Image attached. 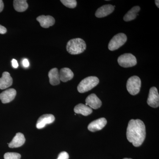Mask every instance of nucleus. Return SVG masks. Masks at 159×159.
Here are the masks:
<instances>
[{"label": "nucleus", "instance_id": "nucleus-8", "mask_svg": "<svg viewBox=\"0 0 159 159\" xmlns=\"http://www.w3.org/2000/svg\"><path fill=\"white\" fill-rule=\"evenodd\" d=\"M55 120V117L51 114H45L42 115L39 118L36 123V128L41 129L45 127L47 124L53 123Z\"/></svg>", "mask_w": 159, "mask_h": 159}, {"label": "nucleus", "instance_id": "nucleus-1", "mask_svg": "<svg viewBox=\"0 0 159 159\" xmlns=\"http://www.w3.org/2000/svg\"><path fill=\"white\" fill-rule=\"evenodd\" d=\"M146 129L144 122L140 119H131L128 123L126 137L129 142L135 147H139L144 142Z\"/></svg>", "mask_w": 159, "mask_h": 159}, {"label": "nucleus", "instance_id": "nucleus-22", "mask_svg": "<svg viewBox=\"0 0 159 159\" xmlns=\"http://www.w3.org/2000/svg\"><path fill=\"white\" fill-rule=\"evenodd\" d=\"M5 159H20V154L16 152H7L4 155Z\"/></svg>", "mask_w": 159, "mask_h": 159}, {"label": "nucleus", "instance_id": "nucleus-28", "mask_svg": "<svg viewBox=\"0 0 159 159\" xmlns=\"http://www.w3.org/2000/svg\"><path fill=\"white\" fill-rule=\"evenodd\" d=\"M159 1L158 0H156V1H155V4L156 5V6L157 7H158V8H159Z\"/></svg>", "mask_w": 159, "mask_h": 159}, {"label": "nucleus", "instance_id": "nucleus-10", "mask_svg": "<svg viewBox=\"0 0 159 159\" xmlns=\"http://www.w3.org/2000/svg\"><path fill=\"white\" fill-rule=\"evenodd\" d=\"M86 105L91 108L97 109L102 105V102L95 94H91L85 99Z\"/></svg>", "mask_w": 159, "mask_h": 159}, {"label": "nucleus", "instance_id": "nucleus-6", "mask_svg": "<svg viewBox=\"0 0 159 159\" xmlns=\"http://www.w3.org/2000/svg\"><path fill=\"white\" fill-rule=\"evenodd\" d=\"M118 63L122 67L128 68L136 65V58L132 54H124L118 57Z\"/></svg>", "mask_w": 159, "mask_h": 159}, {"label": "nucleus", "instance_id": "nucleus-27", "mask_svg": "<svg viewBox=\"0 0 159 159\" xmlns=\"http://www.w3.org/2000/svg\"><path fill=\"white\" fill-rule=\"evenodd\" d=\"M4 7V3H3V1L2 0H0V12L2 11Z\"/></svg>", "mask_w": 159, "mask_h": 159}, {"label": "nucleus", "instance_id": "nucleus-3", "mask_svg": "<svg viewBox=\"0 0 159 159\" xmlns=\"http://www.w3.org/2000/svg\"><path fill=\"white\" fill-rule=\"evenodd\" d=\"M99 81V78L95 76L86 77L80 83L77 87V90L81 93L88 92L98 85Z\"/></svg>", "mask_w": 159, "mask_h": 159}, {"label": "nucleus", "instance_id": "nucleus-11", "mask_svg": "<svg viewBox=\"0 0 159 159\" xmlns=\"http://www.w3.org/2000/svg\"><path fill=\"white\" fill-rule=\"evenodd\" d=\"M16 94V90L14 89H8L0 94V99L3 103H9L15 99Z\"/></svg>", "mask_w": 159, "mask_h": 159}, {"label": "nucleus", "instance_id": "nucleus-13", "mask_svg": "<svg viewBox=\"0 0 159 159\" xmlns=\"http://www.w3.org/2000/svg\"><path fill=\"white\" fill-rule=\"evenodd\" d=\"M36 20L39 23L40 26L43 28H48L54 25L55 23V19L51 16H40L36 18Z\"/></svg>", "mask_w": 159, "mask_h": 159}, {"label": "nucleus", "instance_id": "nucleus-4", "mask_svg": "<svg viewBox=\"0 0 159 159\" xmlns=\"http://www.w3.org/2000/svg\"><path fill=\"white\" fill-rule=\"evenodd\" d=\"M141 87V80L139 77L132 76L129 78L126 83V89L131 95H137L140 92Z\"/></svg>", "mask_w": 159, "mask_h": 159}, {"label": "nucleus", "instance_id": "nucleus-26", "mask_svg": "<svg viewBox=\"0 0 159 159\" xmlns=\"http://www.w3.org/2000/svg\"><path fill=\"white\" fill-rule=\"evenodd\" d=\"M23 65L25 67H28L29 66V62L27 59H24L22 61Z\"/></svg>", "mask_w": 159, "mask_h": 159}, {"label": "nucleus", "instance_id": "nucleus-29", "mask_svg": "<svg viewBox=\"0 0 159 159\" xmlns=\"http://www.w3.org/2000/svg\"><path fill=\"white\" fill-rule=\"evenodd\" d=\"M123 159H132L131 158H125Z\"/></svg>", "mask_w": 159, "mask_h": 159}, {"label": "nucleus", "instance_id": "nucleus-7", "mask_svg": "<svg viewBox=\"0 0 159 159\" xmlns=\"http://www.w3.org/2000/svg\"><path fill=\"white\" fill-rule=\"evenodd\" d=\"M147 103L149 106L153 108H157L159 106V95L157 89L155 87L150 89L148 94Z\"/></svg>", "mask_w": 159, "mask_h": 159}, {"label": "nucleus", "instance_id": "nucleus-14", "mask_svg": "<svg viewBox=\"0 0 159 159\" xmlns=\"http://www.w3.org/2000/svg\"><path fill=\"white\" fill-rule=\"evenodd\" d=\"M25 142V139L24 134L21 133H18L11 142L9 143V146L10 148H18L22 146Z\"/></svg>", "mask_w": 159, "mask_h": 159}, {"label": "nucleus", "instance_id": "nucleus-21", "mask_svg": "<svg viewBox=\"0 0 159 159\" xmlns=\"http://www.w3.org/2000/svg\"><path fill=\"white\" fill-rule=\"evenodd\" d=\"M61 2L66 7L70 9H74L77 5V1L75 0H61Z\"/></svg>", "mask_w": 159, "mask_h": 159}, {"label": "nucleus", "instance_id": "nucleus-18", "mask_svg": "<svg viewBox=\"0 0 159 159\" xmlns=\"http://www.w3.org/2000/svg\"><path fill=\"white\" fill-rule=\"evenodd\" d=\"M49 81L50 84L52 85H57L60 83V80L59 72L57 68L51 69L48 73Z\"/></svg>", "mask_w": 159, "mask_h": 159}, {"label": "nucleus", "instance_id": "nucleus-23", "mask_svg": "<svg viewBox=\"0 0 159 159\" xmlns=\"http://www.w3.org/2000/svg\"><path fill=\"white\" fill-rule=\"evenodd\" d=\"M69 155L68 153L66 152H62L58 155L57 159H69Z\"/></svg>", "mask_w": 159, "mask_h": 159}, {"label": "nucleus", "instance_id": "nucleus-20", "mask_svg": "<svg viewBox=\"0 0 159 159\" xmlns=\"http://www.w3.org/2000/svg\"><path fill=\"white\" fill-rule=\"evenodd\" d=\"M13 6L16 11L23 12L27 10L29 5L25 0H14L13 1Z\"/></svg>", "mask_w": 159, "mask_h": 159}, {"label": "nucleus", "instance_id": "nucleus-19", "mask_svg": "<svg viewBox=\"0 0 159 159\" xmlns=\"http://www.w3.org/2000/svg\"><path fill=\"white\" fill-rule=\"evenodd\" d=\"M140 10V7L139 6H134L124 16L123 20L125 21H129L135 19L139 15L138 13Z\"/></svg>", "mask_w": 159, "mask_h": 159}, {"label": "nucleus", "instance_id": "nucleus-15", "mask_svg": "<svg viewBox=\"0 0 159 159\" xmlns=\"http://www.w3.org/2000/svg\"><path fill=\"white\" fill-rule=\"evenodd\" d=\"M12 84V78L7 72H4L0 78V89H5L11 86Z\"/></svg>", "mask_w": 159, "mask_h": 159}, {"label": "nucleus", "instance_id": "nucleus-24", "mask_svg": "<svg viewBox=\"0 0 159 159\" xmlns=\"http://www.w3.org/2000/svg\"><path fill=\"white\" fill-rule=\"evenodd\" d=\"M7 32V29L4 26L0 25V34H6Z\"/></svg>", "mask_w": 159, "mask_h": 159}, {"label": "nucleus", "instance_id": "nucleus-2", "mask_svg": "<svg viewBox=\"0 0 159 159\" xmlns=\"http://www.w3.org/2000/svg\"><path fill=\"white\" fill-rule=\"evenodd\" d=\"M86 48L84 41L80 38H75L70 40L67 44L66 50L68 53L73 55L81 54Z\"/></svg>", "mask_w": 159, "mask_h": 159}, {"label": "nucleus", "instance_id": "nucleus-12", "mask_svg": "<svg viewBox=\"0 0 159 159\" xmlns=\"http://www.w3.org/2000/svg\"><path fill=\"white\" fill-rule=\"evenodd\" d=\"M115 9V6L111 5H106L97 9L95 15L98 18L105 17L111 14Z\"/></svg>", "mask_w": 159, "mask_h": 159}, {"label": "nucleus", "instance_id": "nucleus-17", "mask_svg": "<svg viewBox=\"0 0 159 159\" xmlns=\"http://www.w3.org/2000/svg\"><path fill=\"white\" fill-rule=\"evenodd\" d=\"M74 111L76 114H81L84 116H88L93 112V110L85 104L80 103L75 107Z\"/></svg>", "mask_w": 159, "mask_h": 159}, {"label": "nucleus", "instance_id": "nucleus-5", "mask_svg": "<svg viewBox=\"0 0 159 159\" xmlns=\"http://www.w3.org/2000/svg\"><path fill=\"white\" fill-rule=\"evenodd\" d=\"M127 41V36L124 33H120L114 36L109 43L108 49L114 51L123 46Z\"/></svg>", "mask_w": 159, "mask_h": 159}, {"label": "nucleus", "instance_id": "nucleus-9", "mask_svg": "<svg viewBox=\"0 0 159 159\" xmlns=\"http://www.w3.org/2000/svg\"><path fill=\"white\" fill-rule=\"evenodd\" d=\"M107 123V121L105 118H100L91 122L88 126V129L91 132L97 131L104 128Z\"/></svg>", "mask_w": 159, "mask_h": 159}, {"label": "nucleus", "instance_id": "nucleus-25", "mask_svg": "<svg viewBox=\"0 0 159 159\" xmlns=\"http://www.w3.org/2000/svg\"><path fill=\"white\" fill-rule=\"evenodd\" d=\"M11 64H12V66L14 68H17L18 67V63L17 61L15 59H13L11 61Z\"/></svg>", "mask_w": 159, "mask_h": 159}, {"label": "nucleus", "instance_id": "nucleus-16", "mask_svg": "<svg viewBox=\"0 0 159 159\" xmlns=\"http://www.w3.org/2000/svg\"><path fill=\"white\" fill-rule=\"evenodd\" d=\"M60 80L64 82L71 80L74 77V74L70 69L64 68L61 69L59 72Z\"/></svg>", "mask_w": 159, "mask_h": 159}]
</instances>
